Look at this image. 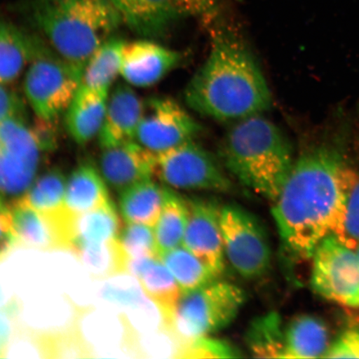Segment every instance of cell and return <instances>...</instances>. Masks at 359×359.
Instances as JSON below:
<instances>
[{
  "mask_svg": "<svg viewBox=\"0 0 359 359\" xmlns=\"http://www.w3.org/2000/svg\"><path fill=\"white\" fill-rule=\"evenodd\" d=\"M358 174L341 139L327 138L294 161L272 203L287 257L298 262L311 259L323 240L339 234Z\"/></svg>",
  "mask_w": 359,
  "mask_h": 359,
  "instance_id": "6da1fadb",
  "label": "cell"
},
{
  "mask_svg": "<svg viewBox=\"0 0 359 359\" xmlns=\"http://www.w3.org/2000/svg\"><path fill=\"white\" fill-rule=\"evenodd\" d=\"M208 57L184 93L187 104L219 121L262 114L272 106L271 89L257 60L240 36L212 19Z\"/></svg>",
  "mask_w": 359,
  "mask_h": 359,
  "instance_id": "7a4b0ae2",
  "label": "cell"
},
{
  "mask_svg": "<svg viewBox=\"0 0 359 359\" xmlns=\"http://www.w3.org/2000/svg\"><path fill=\"white\" fill-rule=\"evenodd\" d=\"M13 10L53 51L82 71L123 24L109 0H17Z\"/></svg>",
  "mask_w": 359,
  "mask_h": 359,
  "instance_id": "3957f363",
  "label": "cell"
},
{
  "mask_svg": "<svg viewBox=\"0 0 359 359\" xmlns=\"http://www.w3.org/2000/svg\"><path fill=\"white\" fill-rule=\"evenodd\" d=\"M219 159L238 182L271 203L294 163L284 133L262 114L237 121L223 139Z\"/></svg>",
  "mask_w": 359,
  "mask_h": 359,
  "instance_id": "277c9868",
  "label": "cell"
},
{
  "mask_svg": "<svg viewBox=\"0 0 359 359\" xmlns=\"http://www.w3.org/2000/svg\"><path fill=\"white\" fill-rule=\"evenodd\" d=\"M25 116L0 122V196L19 199L38 177L43 155L56 146L55 122Z\"/></svg>",
  "mask_w": 359,
  "mask_h": 359,
  "instance_id": "5b68a950",
  "label": "cell"
},
{
  "mask_svg": "<svg viewBox=\"0 0 359 359\" xmlns=\"http://www.w3.org/2000/svg\"><path fill=\"white\" fill-rule=\"evenodd\" d=\"M81 78L82 69L58 55L39 37L24 79L26 100L36 118L56 122L69 109Z\"/></svg>",
  "mask_w": 359,
  "mask_h": 359,
  "instance_id": "8992f818",
  "label": "cell"
},
{
  "mask_svg": "<svg viewBox=\"0 0 359 359\" xmlns=\"http://www.w3.org/2000/svg\"><path fill=\"white\" fill-rule=\"evenodd\" d=\"M245 299V292L241 287L215 280L182 294L170 330L183 342L210 336L232 324Z\"/></svg>",
  "mask_w": 359,
  "mask_h": 359,
  "instance_id": "52a82bcc",
  "label": "cell"
},
{
  "mask_svg": "<svg viewBox=\"0 0 359 359\" xmlns=\"http://www.w3.org/2000/svg\"><path fill=\"white\" fill-rule=\"evenodd\" d=\"M155 177L174 190L226 194L235 188L222 163L195 140L156 154Z\"/></svg>",
  "mask_w": 359,
  "mask_h": 359,
  "instance_id": "ba28073f",
  "label": "cell"
},
{
  "mask_svg": "<svg viewBox=\"0 0 359 359\" xmlns=\"http://www.w3.org/2000/svg\"><path fill=\"white\" fill-rule=\"evenodd\" d=\"M224 255L240 276L262 277L271 266L272 250L266 229L252 213L231 204L222 209Z\"/></svg>",
  "mask_w": 359,
  "mask_h": 359,
  "instance_id": "9c48e42d",
  "label": "cell"
},
{
  "mask_svg": "<svg viewBox=\"0 0 359 359\" xmlns=\"http://www.w3.org/2000/svg\"><path fill=\"white\" fill-rule=\"evenodd\" d=\"M311 286L322 298L359 309V257L356 250L330 235L314 250Z\"/></svg>",
  "mask_w": 359,
  "mask_h": 359,
  "instance_id": "30bf717a",
  "label": "cell"
},
{
  "mask_svg": "<svg viewBox=\"0 0 359 359\" xmlns=\"http://www.w3.org/2000/svg\"><path fill=\"white\" fill-rule=\"evenodd\" d=\"M201 130L200 123L172 98L152 97L144 102L135 140L156 154L195 140Z\"/></svg>",
  "mask_w": 359,
  "mask_h": 359,
  "instance_id": "8fae6325",
  "label": "cell"
},
{
  "mask_svg": "<svg viewBox=\"0 0 359 359\" xmlns=\"http://www.w3.org/2000/svg\"><path fill=\"white\" fill-rule=\"evenodd\" d=\"M188 218L182 245L198 257L215 276L224 271L222 209L217 201L186 197Z\"/></svg>",
  "mask_w": 359,
  "mask_h": 359,
  "instance_id": "7c38bea8",
  "label": "cell"
},
{
  "mask_svg": "<svg viewBox=\"0 0 359 359\" xmlns=\"http://www.w3.org/2000/svg\"><path fill=\"white\" fill-rule=\"evenodd\" d=\"M17 245L40 250H69L74 217L65 208L45 214L15 200L10 203Z\"/></svg>",
  "mask_w": 359,
  "mask_h": 359,
  "instance_id": "4fadbf2b",
  "label": "cell"
},
{
  "mask_svg": "<svg viewBox=\"0 0 359 359\" xmlns=\"http://www.w3.org/2000/svg\"><path fill=\"white\" fill-rule=\"evenodd\" d=\"M182 53L149 40L125 42L121 76L129 85L154 86L179 66Z\"/></svg>",
  "mask_w": 359,
  "mask_h": 359,
  "instance_id": "5bb4252c",
  "label": "cell"
},
{
  "mask_svg": "<svg viewBox=\"0 0 359 359\" xmlns=\"http://www.w3.org/2000/svg\"><path fill=\"white\" fill-rule=\"evenodd\" d=\"M102 150L97 168L112 189L121 193L155 177L156 154L136 140Z\"/></svg>",
  "mask_w": 359,
  "mask_h": 359,
  "instance_id": "9a60e30c",
  "label": "cell"
},
{
  "mask_svg": "<svg viewBox=\"0 0 359 359\" xmlns=\"http://www.w3.org/2000/svg\"><path fill=\"white\" fill-rule=\"evenodd\" d=\"M143 111L144 102L129 85H116L107 97L104 121L97 136L102 149L134 141Z\"/></svg>",
  "mask_w": 359,
  "mask_h": 359,
  "instance_id": "2e32d148",
  "label": "cell"
},
{
  "mask_svg": "<svg viewBox=\"0 0 359 359\" xmlns=\"http://www.w3.org/2000/svg\"><path fill=\"white\" fill-rule=\"evenodd\" d=\"M125 273L140 283L142 288L159 308L168 329L172 327L182 291L160 258L127 259Z\"/></svg>",
  "mask_w": 359,
  "mask_h": 359,
  "instance_id": "e0dca14e",
  "label": "cell"
},
{
  "mask_svg": "<svg viewBox=\"0 0 359 359\" xmlns=\"http://www.w3.org/2000/svg\"><path fill=\"white\" fill-rule=\"evenodd\" d=\"M106 283L101 297L107 303L125 311L122 316L131 324L133 318L138 331L155 332L165 326L164 318L157 305L148 297L136 278Z\"/></svg>",
  "mask_w": 359,
  "mask_h": 359,
  "instance_id": "ac0fdd59",
  "label": "cell"
},
{
  "mask_svg": "<svg viewBox=\"0 0 359 359\" xmlns=\"http://www.w3.org/2000/svg\"><path fill=\"white\" fill-rule=\"evenodd\" d=\"M130 29L145 37H156L185 17L179 0H109Z\"/></svg>",
  "mask_w": 359,
  "mask_h": 359,
  "instance_id": "d6986e66",
  "label": "cell"
},
{
  "mask_svg": "<svg viewBox=\"0 0 359 359\" xmlns=\"http://www.w3.org/2000/svg\"><path fill=\"white\" fill-rule=\"evenodd\" d=\"M39 36L0 17V83L11 85L25 73Z\"/></svg>",
  "mask_w": 359,
  "mask_h": 359,
  "instance_id": "ffe728a7",
  "label": "cell"
},
{
  "mask_svg": "<svg viewBox=\"0 0 359 359\" xmlns=\"http://www.w3.org/2000/svg\"><path fill=\"white\" fill-rule=\"evenodd\" d=\"M109 95L80 85L65 112L67 132L78 144H87L100 134Z\"/></svg>",
  "mask_w": 359,
  "mask_h": 359,
  "instance_id": "44dd1931",
  "label": "cell"
},
{
  "mask_svg": "<svg viewBox=\"0 0 359 359\" xmlns=\"http://www.w3.org/2000/svg\"><path fill=\"white\" fill-rule=\"evenodd\" d=\"M110 202L107 183L91 163L80 164L67 179L65 208L70 214L82 215Z\"/></svg>",
  "mask_w": 359,
  "mask_h": 359,
  "instance_id": "7402d4cb",
  "label": "cell"
},
{
  "mask_svg": "<svg viewBox=\"0 0 359 359\" xmlns=\"http://www.w3.org/2000/svg\"><path fill=\"white\" fill-rule=\"evenodd\" d=\"M284 358H324L330 346L329 331L320 318L302 314L285 330Z\"/></svg>",
  "mask_w": 359,
  "mask_h": 359,
  "instance_id": "603a6c76",
  "label": "cell"
},
{
  "mask_svg": "<svg viewBox=\"0 0 359 359\" xmlns=\"http://www.w3.org/2000/svg\"><path fill=\"white\" fill-rule=\"evenodd\" d=\"M167 186L154 179L135 184L120 193V212L126 223L154 228L163 209Z\"/></svg>",
  "mask_w": 359,
  "mask_h": 359,
  "instance_id": "cb8c5ba5",
  "label": "cell"
},
{
  "mask_svg": "<svg viewBox=\"0 0 359 359\" xmlns=\"http://www.w3.org/2000/svg\"><path fill=\"white\" fill-rule=\"evenodd\" d=\"M122 228L112 202L100 208L75 215L72 223L69 250L116 240Z\"/></svg>",
  "mask_w": 359,
  "mask_h": 359,
  "instance_id": "d4e9b609",
  "label": "cell"
},
{
  "mask_svg": "<svg viewBox=\"0 0 359 359\" xmlns=\"http://www.w3.org/2000/svg\"><path fill=\"white\" fill-rule=\"evenodd\" d=\"M124 43L112 37L97 48L83 67L81 86L109 94L112 85L121 74Z\"/></svg>",
  "mask_w": 359,
  "mask_h": 359,
  "instance_id": "484cf974",
  "label": "cell"
},
{
  "mask_svg": "<svg viewBox=\"0 0 359 359\" xmlns=\"http://www.w3.org/2000/svg\"><path fill=\"white\" fill-rule=\"evenodd\" d=\"M188 218L186 197L169 187L165 189L163 209L154 227L159 257L182 245Z\"/></svg>",
  "mask_w": 359,
  "mask_h": 359,
  "instance_id": "4316f807",
  "label": "cell"
},
{
  "mask_svg": "<svg viewBox=\"0 0 359 359\" xmlns=\"http://www.w3.org/2000/svg\"><path fill=\"white\" fill-rule=\"evenodd\" d=\"M285 330L279 313L272 311L251 321L245 334V344L255 358H284Z\"/></svg>",
  "mask_w": 359,
  "mask_h": 359,
  "instance_id": "83f0119b",
  "label": "cell"
},
{
  "mask_svg": "<svg viewBox=\"0 0 359 359\" xmlns=\"http://www.w3.org/2000/svg\"><path fill=\"white\" fill-rule=\"evenodd\" d=\"M160 259L177 282L183 294L218 279L198 257L182 245L161 255Z\"/></svg>",
  "mask_w": 359,
  "mask_h": 359,
  "instance_id": "f1b7e54d",
  "label": "cell"
},
{
  "mask_svg": "<svg viewBox=\"0 0 359 359\" xmlns=\"http://www.w3.org/2000/svg\"><path fill=\"white\" fill-rule=\"evenodd\" d=\"M67 178L60 169H50L39 175L19 199L22 203L45 214L65 209Z\"/></svg>",
  "mask_w": 359,
  "mask_h": 359,
  "instance_id": "f546056e",
  "label": "cell"
},
{
  "mask_svg": "<svg viewBox=\"0 0 359 359\" xmlns=\"http://www.w3.org/2000/svg\"><path fill=\"white\" fill-rule=\"evenodd\" d=\"M71 251L93 279L104 280L125 273L127 259L118 239L104 244L76 247Z\"/></svg>",
  "mask_w": 359,
  "mask_h": 359,
  "instance_id": "4dcf8cb0",
  "label": "cell"
},
{
  "mask_svg": "<svg viewBox=\"0 0 359 359\" xmlns=\"http://www.w3.org/2000/svg\"><path fill=\"white\" fill-rule=\"evenodd\" d=\"M118 241L127 259L160 258L154 228L145 224L126 223Z\"/></svg>",
  "mask_w": 359,
  "mask_h": 359,
  "instance_id": "1f68e13d",
  "label": "cell"
},
{
  "mask_svg": "<svg viewBox=\"0 0 359 359\" xmlns=\"http://www.w3.org/2000/svg\"><path fill=\"white\" fill-rule=\"evenodd\" d=\"M242 357L239 349L226 340L201 337L183 342L178 347L177 358H236Z\"/></svg>",
  "mask_w": 359,
  "mask_h": 359,
  "instance_id": "d6a6232c",
  "label": "cell"
},
{
  "mask_svg": "<svg viewBox=\"0 0 359 359\" xmlns=\"http://www.w3.org/2000/svg\"><path fill=\"white\" fill-rule=\"evenodd\" d=\"M336 236L354 250L359 245V174L350 192L342 226Z\"/></svg>",
  "mask_w": 359,
  "mask_h": 359,
  "instance_id": "836d02e7",
  "label": "cell"
},
{
  "mask_svg": "<svg viewBox=\"0 0 359 359\" xmlns=\"http://www.w3.org/2000/svg\"><path fill=\"white\" fill-rule=\"evenodd\" d=\"M324 358H359V326L348 327L340 334Z\"/></svg>",
  "mask_w": 359,
  "mask_h": 359,
  "instance_id": "e575fe53",
  "label": "cell"
},
{
  "mask_svg": "<svg viewBox=\"0 0 359 359\" xmlns=\"http://www.w3.org/2000/svg\"><path fill=\"white\" fill-rule=\"evenodd\" d=\"M17 246L10 203L0 196V260Z\"/></svg>",
  "mask_w": 359,
  "mask_h": 359,
  "instance_id": "d590c367",
  "label": "cell"
},
{
  "mask_svg": "<svg viewBox=\"0 0 359 359\" xmlns=\"http://www.w3.org/2000/svg\"><path fill=\"white\" fill-rule=\"evenodd\" d=\"M18 314H19V305L15 299H13L6 307L0 309V344H2L4 351L13 336L20 330Z\"/></svg>",
  "mask_w": 359,
  "mask_h": 359,
  "instance_id": "8d00e7d4",
  "label": "cell"
},
{
  "mask_svg": "<svg viewBox=\"0 0 359 359\" xmlns=\"http://www.w3.org/2000/svg\"><path fill=\"white\" fill-rule=\"evenodd\" d=\"M25 115L24 102L6 85L0 83V122L15 116Z\"/></svg>",
  "mask_w": 359,
  "mask_h": 359,
  "instance_id": "74e56055",
  "label": "cell"
},
{
  "mask_svg": "<svg viewBox=\"0 0 359 359\" xmlns=\"http://www.w3.org/2000/svg\"><path fill=\"white\" fill-rule=\"evenodd\" d=\"M218 0H179L184 16L206 19L217 11Z\"/></svg>",
  "mask_w": 359,
  "mask_h": 359,
  "instance_id": "f35d334b",
  "label": "cell"
},
{
  "mask_svg": "<svg viewBox=\"0 0 359 359\" xmlns=\"http://www.w3.org/2000/svg\"><path fill=\"white\" fill-rule=\"evenodd\" d=\"M13 299H8L6 293H4L1 281H0V309L6 307Z\"/></svg>",
  "mask_w": 359,
  "mask_h": 359,
  "instance_id": "ab89813d",
  "label": "cell"
},
{
  "mask_svg": "<svg viewBox=\"0 0 359 359\" xmlns=\"http://www.w3.org/2000/svg\"><path fill=\"white\" fill-rule=\"evenodd\" d=\"M4 354H6V351H4L2 344H0V358H4Z\"/></svg>",
  "mask_w": 359,
  "mask_h": 359,
  "instance_id": "60d3db41",
  "label": "cell"
},
{
  "mask_svg": "<svg viewBox=\"0 0 359 359\" xmlns=\"http://www.w3.org/2000/svg\"><path fill=\"white\" fill-rule=\"evenodd\" d=\"M356 251H357V253H358V257H359V245H358V247L356 248Z\"/></svg>",
  "mask_w": 359,
  "mask_h": 359,
  "instance_id": "b9f144b4",
  "label": "cell"
}]
</instances>
